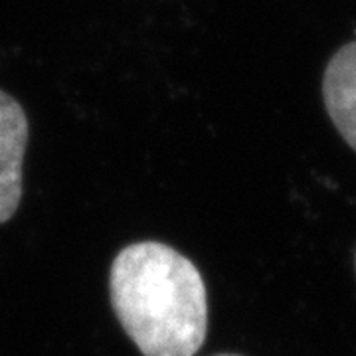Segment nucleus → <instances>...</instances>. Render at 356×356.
I'll list each match as a JSON object with an SVG mask.
<instances>
[{"mask_svg": "<svg viewBox=\"0 0 356 356\" xmlns=\"http://www.w3.org/2000/svg\"><path fill=\"white\" fill-rule=\"evenodd\" d=\"M115 315L143 356H194L208 332L202 275L170 245L139 242L115 257Z\"/></svg>", "mask_w": 356, "mask_h": 356, "instance_id": "f257e3e1", "label": "nucleus"}, {"mask_svg": "<svg viewBox=\"0 0 356 356\" xmlns=\"http://www.w3.org/2000/svg\"><path fill=\"white\" fill-rule=\"evenodd\" d=\"M28 135L24 107L0 89V224L8 222L20 206Z\"/></svg>", "mask_w": 356, "mask_h": 356, "instance_id": "f03ea898", "label": "nucleus"}, {"mask_svg": "<svg viewBox=\"0 0 356 356\" xmlns=\"http://www.w3.org/2000/svg\"><path fill=\"white\" fill-rule=\"evenodd\" d=\"M321 89L332 125L344 143L356 151V40L332 54Z\"/></svg>", "mask_w": 356, "mask_h": 356, "instance_id": "7ed1b4c3", "label": "nucleus"}, {"mask_svg": "<svg viewBox=\"0 0 356 356\" xmlns=\"http://www.w3.org/2000/svg\"><path fill=\"white\" fill-rule=\"evenodd\" d=\"M216 356H242V355H216Z\"/></svg>", "mask_w": 356, "mask_h": 356, "instance_id": "20e7f679", "label": "nucleus"}]
</instances>
